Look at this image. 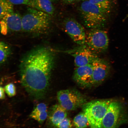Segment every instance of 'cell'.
Returning <instances> with one entry per match:
<instances>
[{"label": "cell", "mask_w": 128, "mask_h": 128, "mask_svg": "<svg viewBox=\"0 0 128 128\" xmlns=\"http://www.w3.org/2000/svg\"><path fill=\"white\" fill-rule=\"evenodd\" d=\"M91 4L95 5L99 8L108 15L112 8V3L110 0H89Z\"/></svg>", "instance_id": "17"}, {"label": "cell", "mask_w": 128, "mask_h": 128, "mask_svg": "<svg viewBox=\"0 0 128 128\" xmlns=\"http://www.w3.org/2000/svg\"><path fill=\"white\" fill-rule=\"evenodd\" d=\"M4 89L5 92L10 97H13L16 95V86L12 83L6 85Z\"/></svg>", "instance_id": "20"}, {"label": "cell", "mask_w": 128, "mask_h": 128, "mask_svg": "<svg viewBox=\"0 0 128 128\" xmlns=\"http://www.w3.org/2000/svg\"><path fill=\"white\" fill-rule=\"evenodd\" d=\"M93 71L91 87L99 85L109 76L111 66L106 60L98 57L92 62Z\"/></svg>", "instance_id": "8"}, {"label": "cell", "mask_w": 128, "mask_h": 128, "mask_svg": "<svg viewBox=\"0 0 128 128\" xmlns=\"http://www.w3.org/2000/svg\"><path fill=\"white\" fill-rule=\"evenodd\" d=\"M12 4H25L30 6L32 0H8Z\"/></svg>", "instance_id": "22"}, {"label": "cell", "mask_w": 128, "mask_h": 128, "mask_svg": "<svg viewBox=\"0 0 128 128\" xmlns=\"http://www.w3.org/2000/svg\"><path fill=\"white\" fill-rule=\"evenodd\" d=\"M108 44L107 32L101 28L91 29L86 36L85 44L96 54L106 51Z\"/></svg>", "instance_id": "7"}, {"label": "cell", "mask_w": 128, "mask_h": 128, "mask_svg": "<svg viewBox=\"0 0 128 128\" xmlns=\"http://www.w3.org/2000/svg\"><path fill=\"white\" fill-rule=\"evenodd\" d=\"M22 16L18 13L14 11L8 13L2 20L7 25L8 29L10 31L18 32L22 30Z\"/></svg>", "instance_id": "13"}, {"label": "cell", "mask_w": 128, "mask_h": 128, "mask_svg": "<svg viewBox=\"0 0 128 128\" xmlns=\"http://www.w3.org/2000/svg\"><path fill=\"white\" fill-rule=\"evenodd\" d=\"M5 97L4 88L0 86V100H4L5 98Z\"/></svg>", "instance_id": "23"}, {"label": "cell", "mask_w": 128, "mask_h": 128, "mask_svg": "<svg viewBox=\"0 0 128 128\" xmlns=\"http://www.w3.org/2000/svg\"><path fill=\"white\" fill-rule=\"evenodd\" d=\"M22 30L26 32L40 34L50 27L51 16L33 8H29L22 16Z\"/></svg>", "instance_id": "2"}, {"label": "cell", "mask_w": 128, "mask_h": 128, "mask_svg": "<svg viewBox=\"0 0 128 128\" xmlns=\"http://www.w3.org/2000/svg\"><path fill=\"white\" fill-rule=\"evenodd\" d=\"M48 114L47 105L45 104L41 103L38 104L35 107L30 116L40 124H42L47 119Z\"/></svg>", "instance_id": "15"}, {"label": "cell", "mask_w": 128, "mask_h": 128, "mask_svg": "<svg viewBox=\"0 0 128 128\" xmlns=\"http://www.w3.org/2000/svg\"><path fill=\"white\" fill-rule=\"evenodd\" d=\"M67 111L60 104L54 106L50 109L48 114L50 123L56 128L57 126L68 116Z\"/></svg>", "instance_id": "12"}, {"label": "cell", "mask_w": 128, "mask_h": 128, "mask_svg": "<svg viewBox=\"0 0 128 128\" xmlns=\"http://www.w3.org/2000/svg\"><path fill=\"white\" fill-rule=\"evenodd\" d=\"M57 98L59 104L67 111L77 109L87 102L85 96L74 89L59 91L57 92Z\"/></svg>", "instance_id": "6"}, {"label": "cell", "mask_w": 128, "mask_h": 128, "mask_svg": "<svg viewBox=\"0 0 128 128\" xmlns=\"http://www.w3.org/2000/svg\"><path fill=\"white\" fill-rule=\"evenodd\" d=\"M128 124V114L125 105L119 100L110 103L102 122V128H118Z\"/></svg>", "instance_id": "4"}, {"label": "cell", "mask_w": 128, "mask_h": 128, "mask_svg": "<svg viewBox=\"0 0 128 128\" xmlns=\"http://www.w3.org/2000/svg\"><path fill=\"white\" fill-rule=\"evenodd\" d=\"M55 58V50L48 46H41L27 53L21 60L22 84L34 98H42L47 92Z\"/></svg>", "instance_id": "1"}, {"label": "cell", "mask_w": 128, "mask_h": 128, "mask_svg": "<svg viewBox=\"0 0 128 128\" xmlns=\"http://www.w3.org/2000/svg\"><path fill=\"white\" fill-rule=\"evenodd\" d=\"M128 17V15H127V16H126V18H125V19H126V18H127Z\"/></svg>", "instance_id": "26"}, {"label": "cell", "mask_w": 128, "mask_h": 128, "mask_svg": "<svg viewBox=\"0 0 128 128\" xmlns=\"http://www.w3.org/2000/svg\"><path fill=\"white\" fill-rule=\"evenodd\" d=\"M72 126L71 120L67 117L58 125L56 128H72Z\"/></svg>", "instance_id": "21"}, {"label": "cell", "mask_w": 128, "mask_h": 128, "mask_svg": "<svg viewBox=\"0 0 128 128\" xmlns=\"http://www.w3.org/2000/svg\"><path fill=\"white\" fill-rule=\"evenodd\" d=\"M13 11V4L8 0H0V22L8 13Z\"/></svg>", "instance_id": "19"}, {"label": "cell", "mask_w": 128, "mask_h": 128, "mask_svg": "<svg viewBox=\"0 0 128 128\" xmlns=\"http://www.w3.org/2000/svg\"><path fill=\"white\" fill-rule=\"evenodd\" d=\"M66 52L74 58L75 65L76 67L92 64L98 57L86 44Z\"/></svg>", "instance_id": "10"}, {"label": "cell", "mask_w": 128, "mask_h": 128, "mask_svg": "<svg viewBox=\"0 0 128 128\" xmlns=\"http://www.w3.org/2000/svg\"><path fill=\"white\" fill-rule=\"evenodd\" d=\"M65 31L76 44L80 46L85 44L86 34L84 28L77 21L68 18L63 23Z\"/></svg>", "instance_id": "9"}, {"label": "cell", "mask_w": 128, "mask_h": 128, "mask_svg": "<svg viewBox=\"0 0 128 128\" xmlns=\"http://www.w3.org/2000/svg\"><path fill=\"white\" fill-rule=\"evenodd\" d=\"M84 1H88L89 0H84Z\"/></svg>", "instance_id": "27"}, {"label": "cell", "mask_w": 128, "mask_h": 128, "mask_svg": "<svg viewBox=\"0 0 128 128\" xmlns=\"http://www.w3.org/2000/svg\"><path fill=\"white\" fill-rule=\"evenodd\" d=\"M92 71V64L76 67L74 73L73 79L81 87H90Z\"/></svg>", "instance_id": "11"}, {"label": "cell", "mask_w": 128, "mask_h": 128, "mask_svg": "<svg viewBox=\"0 0 128 128\" xmlns=\"http://www.w3.org/2000/svg\"><path fill=\"white\" fill-rule=\"evenodd\" d=\"M73 124L76 128H86L90 126L88 119L83 111L75 117Z\"/></svg>", "instance_id": "16"}, {"label": "cell", "mask_w": 128, "mask_h": 128, "mask_svg": "<svg viewBox=\"0 0 128 128\" xmlns=\"http://www.w3.org/2000/svg\"><path fill=\"white\" fill-rule=\"evenodd\" d=\"M52 2L50 0H32L30 6L52 16L55 11Z\"/></svg>", "instance_id": "14"}, {"label": "cell", "mask_w": 128, "mask_h": 128, "mask_svg": "<svg viewBox=\"0 0 128 128\" xmlns=\"http://www.w3.org/2000/svg\"><path fill=\"white\" fill-rule=\"evenodd\" d=\"M84 25L87 28L92 29L101 28L105 26L108 20V14L89 1H84L80 7Z\"/></svg>", "instance_id": "3"}, {"label": "cell", "mask_w": 128, "mask_h": 128, "mask_svg": "<svg viewBox=\"0 0 128 128\" xmlns=\"http://www.w3.org/2000/svg\"><path fill=\"white\" fill-rule=\"evenodd\" d=\"M113 100L92 101L83 105V111L88 119L90 128H102V122L110 104Z\"/></svg>", "instance_id": "5"}, {"label": "cell", "mask_w": 128, "mask_h": 128, "mask_svg": "<svg viewBox=\"0 0 128 128\" xmlns=\"http://www.w3.org/2000/svg\"><path fill=\"white\" fill-rule=\"evenodd\" d=\"M50 0L52 1V2H54L58 1V0Z\"/></svg>", "instance_id": "25"}, {"label": "cell", "mask_w": 128, "mask_h": 128, "mask_svg": "<svg viewBox=\"0 0 128 128\" xmlns=\"http://www.w3.org/2000/svg\"><path fill=\"white\" fill-rule=\"evenodd\" d=\"M12 50L5 42L0 41V65L4 64L10 56Z\"/></svg>", "instance_id": "18"}, {"label": "cell", "mask_w": 128, "mask_h": 128, "mask_svg": "<svg viewBox=\"0 0 128 128\" xmlns=\"http://www.w3.org/2000/svg\"><path fill=\"white\" fill-rule=\"evenodd\" d=\"M76 0H62L64 3L67 4H72Z\"/></svg>", "instance_id": "24"}]
</instances>
